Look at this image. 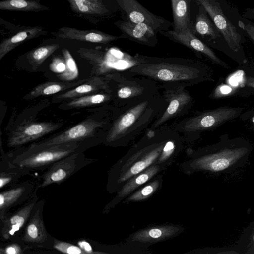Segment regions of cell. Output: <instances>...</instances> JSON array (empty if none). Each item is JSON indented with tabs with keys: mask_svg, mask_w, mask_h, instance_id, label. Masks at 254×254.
Listing matches in <instances>:
<instances>
[{
	"mask_svg": "<svg viewBox=\"0 0 254 254\" xmlns=\"http://www.w3.org/2000/svg\"><path fill=\"white\" fill-rule=\"evenodd\" d=\"M50 69L56 73L61 74L65 70V62L64 59L55 57L50 65Z\"/></svg>",
	"mask_w": 254,
	"mask_h": 254,
	"instance_id": "cell-34",
	"label": "cell"
},
{
	"mask_svg": "<svg viewBox=\"0 0 254 254\" xmlns=\"http://www.w3.org/2000/svg\"><path fill=\"white\" fill-rule=\"evenodd\" d=\"M247 151V148L241 147L226 149L217 153L200 156L187 153L191 159L183 163L181 166L188 174L198 171L218 172L231 166Z\"/></svg>",
	"mask_w": 254,
	"mask_h": 254,
	"instance_id": "cell-6",
	"label": "cell"
},
{
	"mask_svg": "<svg viewBox=\"0 0 254 254\" xmlns=\"http://www.w3.org/2000/svg\"><path fill=\"white\" fill-rule=\"evenodd\" d=\"M54 247L59 251L69 254H87L82 248L65 242L56 240Z\"/></svg>",
	"mask_w": 254,
	"mask_h": 254,
	"instance_id": "cell-33",
	"label": "cell"
},
{
	"mask_svg": "<svg viewBox=\"0 0 254 254\" xmlns=\"http://www.w3.org/2000/svg\"><path fill=\"white\" fill-rule=\"evenodd\" d=\"M47 238V233L39 209L29 220L23 239L29 243H43Z\"/></svg>",
	"mask_w": 254,
	"mask_h": 254,
	"instance_id": "cell-27",
	"label": "cell"
},
{
	"mask_svg": "<svg viewBox=\"0 0 254 254\" xmlns=\"http://www.w3.org/2000/svg\"><path fill=\"white\" fill-rule=\"evenodd\" d=\"M184 230V228L180 225L150 226L133 232L126 239V242L135 246L146 249L151 245L174 238Z\"/></svg>",
	"mask_w": 254,
	"mask_h": 254,
	"instance_id": "cell-13",
	"label": "cell"
},
{
	"mask_svg": "<svg viewBox=\"0 0 254 254\" xmlns=\"http://www.w3.org/2000/svg\"><path fill=\"white\" fill-rule=\"evenodd\" d=\"M167 105L160 92L116 108L105 133V143L114 147L128 145L150 128Z\"/></svg>",
	"mask_w": 254,
	"mask_h": 254,
	"instance_id": "cell-2",
	"label": "cell"
},
{
	"mask_svg": "<svg viewBox=\"0 0 254 254\" xmlns=\"http://www.w3.org/2000/svg\"></svg>",
	"mask_w": 254,
	"mask_h": 254,
	"instance_id": "cell-45",
	"label": "cell"
},
{
	"mask_svg": "<svg viewBox=\"0 0 254 254\" xmlns=\"http://www.w3.org/2000/svg\"><path fill=\"white\" fill-rule=\"evenodd\" d=\"M161 94L168 105L149 129L155 130L169 121L186 115L193 106L194 100L185 87L162 89Z\"/></svg>",
	"mask_w": 254,
	"mask_h": 254,
	"instance_id": "cell-9",
	"label": "cell"
},
{
	"mask_svg": "<svg viewBox=\"0 0 254 254\" xmlns=\"http://www.w3.org/2000/svg\"><path fill=\"white\" fill-rule=\"evenodd\" d=\"M238 25L243 29L254 41V26L250 24L244 23L241 21H239Z\"/></svg>",
	"mask_w": 254,
	"mask_h": 254,
	"instance_id": "cell-35",
	"label": "cell"
},
{
	"mask_svg": "<svg viewBox=\"0 0 254 254\" xmlns=\"http://www.w3.org/2000/svg\"><path fill=\"white\" fill-rule=\"evenodd\" d=\"M86 79L76 82L50 81L40 84L33 88L23 97L25 100H31L42 96L55 94L72 89L82 84Z\"/></svg>",
	"mask_w": 254,
	"mask_h": 254,
	"instance_id": "cell-23",
	"label": "cell"
},
{
	"mask_svg": "<svg viewBox=\"0 0 254 254\" xmlns=\"http://www.w3.org/2000/svg\"><path fill=\"white\" fill-rule=\"evenodd\" d=\"M239 110L238 108H219L176 120L169 126L182 136L184 141L190 142L201 132L235 118Z\"/></svg>",
	"mask_w": 254,
	"mask_h": 254,
	"instance_id": "cell-5",
	"label": "cell"
},
{
	"mask_svg": "<svg viewBox=\"0 0 254 254\" xmlns=\"http://www.w3.org/2000/svg\"><path fill=\"white\" fill-rule=\"evenodd\" d=\"M122 20L134 23H143L158 33L170 30L172 22L149 11L137 0H115Z\"/></svg>",
	"mask_w": 254,
	"mask_h": 254,
	"instance_id": "cell-11",
	"label": "cell"
},
{
	"mask_svg": "<svg viewBox=\"0 0 254 254\" xmlns=\"http://www.w3.org/2000/svg\"><path fill=\"white\" fill-rule=\"evenodd\" d=\"M73 15L97 25L120 14L115 0H65Z\"/></svg>",
	"mask_w": 254,
	"mask_h": 254,
	"instance_id": "cell-7",
	"label": "cell"
},
{
	"mask_svg": "<svg viewBox=\"0 0 254 254\" xmlns=\"http://www.w3.org/2000/svg\"><path fill=\"white\" fill-rule=\"evenodd\" d=\"M63 123L48 122H27L17 126L7 140V146H21L36 140L61 127Z\"/></svg>",
	"mask_w": 254,
	"mask_h": 254,
	"instance_id": "cell-14",
	"label": "cell"
},
{
	"mask_svg": "<svg viewBox=\"0 0 254 254\" xmlns=\"http://www.w3.org/2000/svg\"><path fill=\"white\" fill-rule=\"evenodd\" d=\"M51 9V7L42 4L40 0H1L0 1L1 10L38 12Z\"/></svg>",
	"mask_w": 254,
	"mask_h": 254,
	"instance_id": "cell-26",
	"label": "cell"
},
{
	"mask_svg": "<svg viewBox=\"0 0 254 254\" xmlns=\"http://www.w3.org/2000/svg\"><path fill=\"white\" fill-rule=\"evenodd\" d=\"M111 120L110 117L101 120L86 119L54 137L31 144L25 152L84 140L93 136L98 129L109 125Z\"/></svg>",
	"mask_w": 254,
	"mask_h": 254,
	"instance_id": "cell-8",
	"label": "cell"
},
{
	"mask_svg": "<svg viewBox=\"0 0 254 254\" xmlns=\"http://www.w3.org/2000/svg\"><path fill=\"white\" fill-rule=\"evenodd\" d=\"M244 84L246 86L254 88V77L247 76Z\"/></svg>",
	"mask_w": 254,
	"mask_h": 254,
	"instance_id": "cell-40",
	"label": "cell"
},
{
	"mask_svg": "<svg viewBox=\"0 0 254 254\" xmlns=\"http://www.w3.org/2000/svg\"><path fill=\"white\" fill-rule=\"evenodd\" d=\"M4 253L6 254H20L22 250L19 245L16 244H11L4 249Z\"/></svg>",
	"mask_w": 254,
	"mask_h": 254,
	"instance_id": "cell-36",
	"label": "cell"
},
{
	"mask_svg": "<svg viewBox=\"0 0 254 254\" xmlns=\"http://www.w3.org/2000/svg\"><path fill=\"white\" fill-rule=\"evenodd\" d=\"M34 206L33 202L27 204L4 220L1 229V234L4 239H8L19 230L29 217Z\"/></svg>",
	"mask_w": 254,
	"mask_h": 254,
	"instance_id": "cell-25",
	"label": "cell"
},
{
	"mask_svg": "<svg viewBox=\"0 0 254 254\" xmlns=\"http://www.w3.org/2000/svg\"><path fill=\"white\" fill-rule=\"evenodd\" d=\"M173 16V30L178 34L189 31L194 33V22L191 18V0H170Z\"/></svg>",
	"mask_w": 254,
	"mask_h": 254,
	"instance_id": "cell-22",
	"label": "cell"
},
{
	"mask_svg": "<svg viewBox=\"0 0 254 254\" xmlns=\"http://www.w3.org/2000/svg\"><path fill=\"white\" fill-rule=\"evenodd\" d=\"M139 62L123 71L156 82L161 90L193 86L204 80L206 69L197 60L180 57L160 58L139 55Z\"/></svg>",
	"mask_w": 254,
	"mask_h": 254,
	"instance_id": "cell-3",
	"label": "cell"
},
{
	"mask_svg": "<svg viewBox=\"0 0 254 254\" xmlns=\"http://www.w3.org/2000/svg\"><path fill=\"white\" fill-rule=\"evenodd\" d=\"M202 6L230 49L237 52L240 48L241 36L236 27L224 15L215 0H193Z\"/></svg>",
	"mask_w": 254,
	"mask_h": 254,
	"instance_id": "cell-12",
	"label": "cell"
},
{
	"mask_svg": "<svg viewBox=\"0 0 254 254\" xmlns=\"http://www.w3.org/2000/svg\"><path fill=\"white\" fill-rule=\"evenodd\" d=\"M219 254H237V252H235L234 251H229V252H220L219 253Z\"/></svg>",
	"mask_w": 254,
	"mask_h": 254,
	"instance_id": "cell-41",
	"label": "cell"
},
{
	"mask_svg": "<svg viewBox=\"0 0 254 254\" xmlns=\"http://www.w3.org/2000/svg\"><path fill=\"white\" fill-rule=\"evenodd\" d=\"M231 88L229 87H228L227 86H218L215 90L214 94L213 96L215 97L217 95H218L220 92L221 93V94H226L227 93H229L231 92ZM219 95V96H220Z\"/></svg>",
	"mask_w": 254,
	"mask_h": 254,
	"instance_id": "cell-37",
	"label": "cell"
},
{
	"mask_svg": "<svg viewBox=\"0 0 254 254\" xmlns=\"http://www.w3.org/2000/svg\"><path fill=\"white\" fill-rule=\"evenodd\" d=\"M160 34L175 43L183 45L195 53L202 54L215 63L222 64V62L215 53L190 31L185 34H178L172 30H168Z\"/></svg>",
	"mask_w": 254,
	"mask_h": 254,
	"instance_id": "cell-21",
	"label": "cell"
},
{
	"mask_svg": "<svg viewBox=\"0 0 254 254\" xmlns=\"http://www.w3.org/2000/svg\"><path fill=\"white\" fill-rule=\"evenodd\" d=\"M11 180V178L8 176V175L5 174L4 173L2 174V173L0 174V188H2L4 186L8 183L10 180Z\"/></svg>",
	"mask_w": 254,
	"mask_h": 254,
	"instance_id": "cell-39",
	"label": "cell"
},
{
	"mask_svg": "<svg viewBox=\"0 0 254 254\" xmlns=\"http://www.w3.org/2000/svg\"><path fill=\"white\" fill-rule=\"evenodd\" d=\"M251 13H252V15L254 17V9H250Z\"/></svg>",
	"mask_w": 254,
	"mask_h": 254,
	"instance_id": "cell-42",
	"label": "cell"
},
{
	"mask_svg": "<svg viewBox=\"0 0 254 254\" xmlns=\"http://www.w3.org/2000/svg\"></svg>",
	"mask_w": 254,
	"mask_h": 254,
	"instance_id": "cell-44",
	"label": "cell"
},
{
	"mask_svg": "<svg viewBox=\"0 0 254 254\" xmlns=\"http://www.w3.org/2000/svg\"><path fill=\"white\" fill-rule=\"evenodd\" d=\"M66 68L64 72L57 75L61 80L70 82L75 79L78 76V69L72 56L69 50L64 48L62 50Z\"/></svg>",
	"mask_w": 254,
	"mask_h": 254,
	"instance_id": "cell-32",
	"label": "cell"
},
{
	"mask_svg": "<svg viewBox=\"0 0 254 254\" xmlns=\"http://www.w3.org/2000/svg\"><path fill=\"white\" fill-rule=\"evenodd\" d=\"M111 93L108 81L105 77L94 76L88 78L82 84L53 98L54 103L66 101L81 96L101 92Z\"/></svg>",
	"mask_w": 254,
	"mask_h": 254,
	"instance_id": "cell-20",
	"label": "cell"
},
{
	"mask_svg": "<svg viewBox=\"0 0 254 254\" xmlns=\"http://www.w3.org/2000/svg\"><path fill=\"white\" fill-rule=\"evenodd\" d=\"M112 101L110 92H101L81 96L71 99L67 102L61 105L64 109L85 107L105 104Z\"/></svg>",
	"mask_w": 254,
	"mask_h": 254,
	"instance_id": "cell-28",
	"label": "cell"
},
{
	"mask_svg": "<svg viewBox=\"0 0 254 254\" xmlns=\"http://www.w3.org/2000/svg\"><path fill=\"white\" fill-rule=\"evenodd\" d=\"M79 245L80 246V248H82L85 252L87 254H100L98 252H94L92 251L91 246L88 243L85 241H82L78 243Z\"/></svg>",
	"mask_w": 254,
	"mask_h": 254,
	"instance_id": "cell-38",
	"label": "cell"
},
{
	"mask_svg": "<svg viewBox=\"0 0 254 254\" xmlns=\"http://www.w3.org/2000/svg\"><path fill=\"white\" fill-rule=\"evenodd\" d=\"M252 121L254 125V116L252 117Z\"/></svg>",
	"mask_w": 254,
	"mask_h": 254,
	"instance_id": "cell-43",
	"label": "cell"
},
{
	"mask_svg": "<svg viewBox=\"0 0 254 254\" xmlns=\"http://www.w3.org/2000/svg\"><path fill=\"white\" fill-rule=\"evenodd\" d=\"M25 189L19 187L3 191L0 194V218L2 219L5 211L22 195Z\"/></svg>",
	"mask_w": 254,
	"mask_h": 254,
	"instance_id": "cell-31",
	"label": "cell"
},
{
	"mask_svg": "<svg viewBox=\"0 0 254 254\" xmlns=\"http://www.w3.org/2000/svg\"><path fill=\"white\" fill-rule=\"evenodd\" d=\"M166 167L160 164L153 165L129 179L118 191L117 195L108 205V209L115 207L135 190L145 184Z\"/></svg>",
	"mask_w": 254,
	"mask_h": 254,
	"instance_id": "cell-18",
	"label": "cell"
},
{
	"mask_svg": "<svg viewBox=\"0 0 254 254\" xmlns=\"http://www.w3.org/2000/svg\"><path fill=\"white\" fill-rule=\"evenodd\" d=\"M55 37L73 40L106 44L123 39L121 35H113L103 31L95 30H81L74 27L63 26L51 32Z\"/></svg>",
	"mask_w": 254,
	"mask_h": 254,
	"instance_id": "cell-17",
	"label": "cell"
},
{
	"mask_svg": "<svg viewBox=\"0 0 254 254\" xmlns=\"http://www.w3.org/2000/svg\"><path fill=\"white\" fill-rule=\"evenodd\" d=\"M78 153H73L52 164L44 174L39 187H45L54 183H60L70 176L78 167Z\"/></svg>",
	"mask_w": 254,
	"mask_h": 254,
	"instance_id": "cell-19",
	"label": "cell"
},
{
	"mask_svg": "<svg viewBox=\"0 0 254 254\" xmlns=\"http://www.w3.org/2000/svg\"><path fill=\"white\" fill-rule=\"evenodd\" d=\"M8 28L0 32L6 35L0 43V60L13 49L24 42L48 34L41 26H22L8 23Z\"/></svg>",
	"mask_w": 254,
	"mask_h": 254,
	"instance_id": "cell-15",
	"label": "cell"
},
{
	"mask_svg": "<svg viewBox=\"0 0 254 254\" xmlns=\"http://www.w3.org/2000/svg\"><path fill=\"white\" fill-rule=\"evenodd\" d=\"M197 5L198 12L194 22V34L208 42L216 39L220 36L219 31L203 7Z\"/></svg>",
	"mask_w": 254,
	"mask_h": 254,
	"instance_id": "cell-24",
	"label": "cell"
},
{
	"mask_svg": "<svg viewBox=\"0 0 254 254\" xmlns=\"http://www.w3.org/2000/svg\"><path fill=\"white\" fill-rule=\"evenodd\" d=\"M105 77L111 91L112 102L116 108L160 92L155 81L144 77L129 75L123 71L109 73Z\"/></svg>",
	"mask_w": 254,
	"mask_h": 254,
	"instance_id": "cell-4",
	"label": "cell"
},
{
	"mask_svg": "<svg viewBox=\"0 0 254 254\" xmlns=\"http://www.w3.org/2000/svg\"><path fill=\"white\" fill-rule=\"evenodd\" d=\"M77 142L61 144L31 152H24L16 159L21 168H35L54 163L75 153Z\"/></svg>",
	"mask_w": 254,
	"mask_h": 254,
	"instance_id": "cell-10",
	"label": "cell"
},
{
	"mask_svg": "<svg viewBox=\"0 0 254 254\" xmlns=\"http://www.w3.org/2000/svg\"><path fill=\"white\" fill-rule=\"evenodd\" d=\"M60 47V45L57 43L38 47L27 53V59L33 67L37 68Z\"/></svg>",
	"mask_w": 254,
	"mask_h": 254,
	"instance_id": "cell-30",
	"label": "cell"
},
{
	"mask_svg": "<svg viewBox=\"0 0 254 254\" xmlns=\"http://www.w3.org/2000/svg\"><path fill=\"white\" fill-rule=\"evenodd\" d=\"M114 24L121 31L123 39L151 47L156 46L158 43V33L145 23L119 20Z\"/></svg>",
	"mask_w": 254,
	"mask_h": 254,
	"instance_id": "cell-16",
	"label": "cell"
},
{
	"mask_svg": "<svg viewBox=\"0 0 254 254\" xmlns=\"http://www.w3.org/2000/svg\"><path fill=\"white\" fill-rule=\"evenodd\" d=\"M184 141L170 126L148 129L115 166L112 175L114 190L118 191L129 179L153 165L169 166L182 150Z\"/></svg>",
	"mask_w": 254,
	"mask_h": 254,
	"instance_id": "cell-1",
	"label": "cell"
},
{
	"mask_svg": "<svg viewBox=\"0 0 254 254\" xmlns=\"http://www.w3.org/2000/svg\"><path fill=\"white\" fill-rule=\"evenodd\" d=\"M162 183V175L159 173L151 181H149L126 198L123 202L128 203L139 202L149 198L161 187Z\"/></svg>",
	"mask_w": 254,
	"mask_h": 254,
	"instance_id": "cell-29",
	"label": "cell"
}]
</instances>
